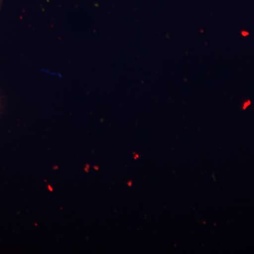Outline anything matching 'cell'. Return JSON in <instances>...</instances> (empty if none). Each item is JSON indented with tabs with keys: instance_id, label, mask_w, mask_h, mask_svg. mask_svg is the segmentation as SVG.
<instances>
[{
	"instance_id": "cell-1",
	"label": "cell",
	"mask_w": 254,
	"mask_h": 254,
	"mask_svg": "<svg viewBox=\"0 0 254 254\" xmlns=\"http://www.w3.org/2000/svg\"><path fill=\"white\" fill-rule=\"evenodd\" d=\"M250 105H251V101H250V100H247V101L246 102V103H244L243 109L245 110L246 108H247V107L250 106Z\"/></svg>"
},
{
	"instance_id": "cell-2",
	"label": "cell",
	"mask_w": 254,
	"mask_h": 254,
	"mask_svg": "<svg viewBox=\"0 0 254 254\" xmlns=\"http://www.w3.org/2000/svg\"><path fill=\"white\" fill-rule=\"evenodd\" d=\"M245 34H246L245 32H242V35H243L244 36H245ZM247 34H248V33H247Z\"/></svg>"
},
{
	"instance_id": "cell-3",
	"label": "cell",
	"mask_w": 254,
	"mask_h": 254,
	"mask_svg": "<svg viewBox=\"0 0 254 254\" xmlns=\"http://www.w3.org/2000/svg\"><path fill=\"white\" fill-rule=\"evenodd\" d=\"M1 0H0V7H1Z\"/></svg>"
}]
</instances>
